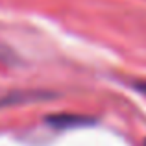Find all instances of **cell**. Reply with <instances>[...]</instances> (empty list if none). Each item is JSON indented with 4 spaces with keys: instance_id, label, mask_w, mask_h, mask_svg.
I'll use <instances>...</instances> for the list:
<instances>
[{
    "instance_id": "obj_3",
    "label": "cell",
    "mask_w": 146,
    "mask_h": 146,
    "mask_svg": "<svg viewBox=\"0 0 146 146\" xmlns=\"http://www.w3.org/2000/svg\"><path fill=\"white\" fill-rule=\"evenodd\" d=\"M144 146H146V139H144Z\"/></svg>"
},
{
    "instance_id": "obj_2",
    "label": "cell",
    "mask_w": 146,
    "mask_h": 146,
    "mask_svg": "<svg viewBox=\"0 0 146 146\" xmlns=\"http://www.w3.org/2000/svg\"><path fill=\"white\" fill-rule=\"evenodd\" d=\"M133 89H137L139 93H143L144 96H146V82H141V80L133 82Z\"/></svg>"
},
{
    "instance_id": "obj_1",
    "label": "cell",
    "mask_w": 146,
    "mask_h": 146,
    "mask_svg": "<svg viewBox=\"0 0 146 146\" xmlns=\"http://www.w3.org/2000/svg\"><path fill=\"white\" fill-rule=\"evenodd\" d=\"M44 122L50 124L56 129H68V128H78V126H89L94 124L93 118L83 117V115H70V113H56L44 118Z\"/></svg>"
}]
</instances>
